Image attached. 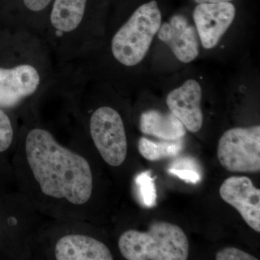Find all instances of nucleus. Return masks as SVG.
<instances>
[{
  "label": "nucleus",
  "instance_id": "nucleus-1",
  "mask_svg": "<svg viewBox=\"0 0 260 260\" xmlns=\"http://www.w3.org/2000/svg\"><path fill=\"white\" fill-rule=\"evenodd\" d=\"M23 135V191L44 213L64 220L85 219L94 194L91 165L59 143L30 113Z\"/></svg>",
  "mask_w": 260,
  "mask_h": 260
},
{
  "label": "nucleus",
  "instance_id": "nucleus-2",
  "mask_svg": "<svg viewBox=\"0 0 260 260\" xmlns=\"http://www.w3.org/2000/svg\"><path fill=\"white\" fill-rule=\"evenodd\" d=\"M6 36V61L0 63V108L34 112L55 83L58 66L44 38L27 30Z\"/></svg>",
  "mask_w": 260,
  "mask_h": 260
},
{
  "label": "nucleus",
  "instance_id": "nucleus-3",
  "mask_svg": "<svg viewBox=\"0 0 260 260\" xmlns=\"http://www.w3.org/2000/svg\"><path fill=\"white\" fill-rule=\"evenodd\" d=\"M68 88L85 104L79 116L101 156L108 165H122L127 155L128 142L125 123L120 112L112 105H90L78 88L68 81Z\"/></svg>",
  "mask_w": 260,
  "mask_h": 260
},
{
  "label": "nucleus",
  "instance_id": "nucleus-4",
  "mask_svg": "<svg viewBox=\"0 0 260 260\" xmlns=\"http://www.w3.org/2000/svg\"><path fill=\"white\" fill-rule=\"evenodd\" d=\"M118 247L127 260H186L189 251L182 229L167 221L154 222L148 232L126 231L119 238Z\"/></svg>",
  "mask_w": 260,
  "mask_h": 260
},
{
  "label": "nucleus",
  "instance_id": "nucleus-5",
  "mask_svg": "<svg viewBox=\"0 0 260 260\" xmlns=\"http://www.w3.org/2000/svg\"><path fill=\"white\" fill-rule=\"evenodd\" d=\"M217 155L228 172H259L260 126L228 129L219 140Z\"/></svg>",
  "mask_w": 260,
  "mask_h": 260
},
{
  "label": "nucleus",
  "instance_id": "nucleus-6",
  "mask_svg": "<svg viewBox=\"0 0 260 260\" xmlns=\"http://www.w3.org/2000/svg\"><path fill=\"white\" fill-rule=\"evenodd\" d=\"M203 83L200 78H186L172 88L166 98L168 109L192 133H198L204 124Z\"/></svg>",
  "mask_w": 260,
  "mask_h": 260
},
{
  "label": "nucleus",
  "instance_id": "nucleus-7",
  "mask_svg": "<svg viewBox=\"0 0 260 260\" xmlns=\"http://www.w3.org/2000/svg\"><path fill=\"white\" fill-rule=\"evenodd\" d=\"M237 15L235 5L231 3L198 4L192 20L198 30L202 49L212 50L218 47Z\"/></svg>",
  "mask_w": 260,
  "mask_h": 260
},
{
  "label": "nucleus",
  "instance_id": "nucleus-8",
  "mask_svg": "<svg viewBox=\"0 0 260 260\" xmlns=\"http://www.w3.org/2000/svg\"><path fill=\"white\" fill-rule=\"evenodd\" d=\"M156 38L169 47L174 57L183 64L196 60L201 52L194 22L184 15H173L167 21L162 22Z\"/></svg>",
  "mask_w": 260,
  "mask_h": 260
},
{
  "label": "nucleus",
  "instance_id": "nucleus-9",
  "mask_svg": "<svg viewBox=\"0 0 260 260\" xmlns=\"http://www.w3.org/2000/svg\"><path fill=\"white\" fill-rule=\"evenodd\" d=\"M219 194L224 202L239 212L251 229L260 232V189L249 177L228 178L220 186Z\"/></svg>",
  "mask_w": 260,
  "mask_h": 260
},
{
  "label": "nucleus",
  "instance_id": "nucleus-10",
  "mask_svg": "<svg viewBox=\"0 0 260 260\" xmlns=\"http://www.w3.org/2000/svg\"><path fill=\"white\" fill-rule=\"evenodd\" d=\"M57 260H112V251L95 238L81 234H70L59 238L54 248Z\"/></svg>",
  "mask_w": 260,
  "mask_h": 260
},
{
  "label": "nucleus",
  "instance_id": "nucleus-11",
  "mask_svg": "<svg viewBox=\"0 0 260 260\" xmlns=\"http://www.w3.org/2000/svg\"><path fill=\"white\" fill-rule=\"evenodd\" d=\"M139 126L143 134L169 141L181 140L186 133L184 124L169 110L168 112L155 109L145 111L140 115Z\"/></svg>",
  "mask_w": 260,
  "mask_h": 260
},
{
  "label": "nucleus",
  "instance_id": "nucleus-12",
  "mask_svg": "<svg viewBox=\"0 0 260 260\" xmlns=\"http://www.w3.org/2000/svg\"><path fill=\"white\" fill-rule=\"evenodd\" d=\"M23 30L44 38L53 0H20Z\"/></svg>",
  "mask_w": 260,
  "mask_h": 260
},
{
  "label": "nucleus",
  "instance_id": "nucleus-13",
  "mask_svg": "<svg viewBox=\"0 0 260 260\" xmlns=\"http://www.w3.org/2000/svg\"><path fill=\"white\" fill-rule=\"evenodd\" d=\"M138 145L140 155L152 161L177 156L183 148L181 140L155 142L145 137L140 138Z\"/></svg>",
  "mask_w": 260,
  "mask_h": 260
},
{
  "label": "nucleus",
  "instance_id": "nucleus-14",
  "mask_svg": "<svg viewBox=\"0 0 260 260\" xmlns=\"http://www.w3.org/2000/svg\"><path fill=\"white\" fill-rule=\"evenodd\" d=\"M135 183L139 187L140 198L145 206L152 208L156 205L157 192L154 178L150 171H145L135 178Z\"/></svg>",
  "mask_w": 260,
  "mask_h": 260
},
{
  "label": "nucleus",
  "instance_id": "nucleus-15",
  "mask_svg": "<svg viewBox=\"0 0 260 260\" xmlns=\"http://www.w3.org/2000/svg\"><path fill=\"white\" fill-rule=\"evenodd\" d=\"M14 136L13 121L7 111L0 108V153L6 151L11 146Z\"/></svg>",
  "mask_w": 260,
  "mask_h": 260
},
{
  "label": "nucleus",
  "instance_id": "nucleus-16",
  "mask_svg": "<svg viewBox=\"0 0 260 260\" xmlns=\"http://www.w3.org/2000/svg\"><path fill=\"white\" fill-rule=\"evenodd\" d=\"M217 260H256L257 258L235 247H226L217 252Z\"/></svg>",
  "mask_w": 260,
  "mask_h": 260
},
{
  "label": "nucleus",
  "instance_id": "nucleus-17",
  "mask_svg": "<svg viewBox=\"0 0 260 260\" xmlns=\"http://www.w3.org/2000/svg\"><path fill=\"white\" fill-rule=\"evenodd\" d=\"M168 172L179 178L181 180L186 181V183L198 184L201 180V176H200L199 172L193 170V169L171 167Z\"/></svg>",
  "mask_w": 260,
  "mask_h": 260
},
{
  "label": "nucleus",
  "instance_id": "nucleus-18",
  "mask_svg": "<svg viewBox=\"0 0 260 260\" xmlns=\"http://www.w3.org/2000/svg\"><path fill=\"white\" fill-rule=\"evenodd\" d=\"M197 4H214V3H226L233 0H194Z\"/></svg>",
  "mask_w": 260,
  "mask_h": 260
}]
</instances>
